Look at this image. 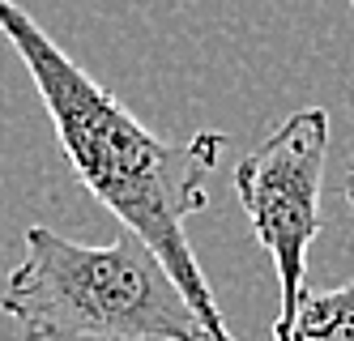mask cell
I'll return each instance as SVG.
<instances>
[{
    "label": "cell",
    "instance_id": "cell-3",
    "mask_svg": "<svg viewBox=\"0 0 354 341\" xmlns=\"http://www.w3.org/2000/svg\"><path fill=\"white\" fill-rule=\"evenodd\" d=\"M328 154V111L303 107L239 158L235 192L252 222L257 243L273 256L282 311L273 320V341H282L290 316L308 291V248L320 234V179Z\"/></svg>",
    "mask_w": 354,
    "mask_h": 341
},
{
    "label": "cell",
    "instance_id": "cell-4",
    "mask_svg": "<svg viewBox=\"0 0 354 341\" xmlns=\"http://www.w3.org/2000/svg\"><path fill=\"white\" fill-rule=\"evenodd\" d=\"M282 341H354V282L342 291H303Z\"/></svg>",
    "mask_w": 354,
    "mask_h": 341
},
{
    "label": "cell",
    "instance_id": "cell-6",
    "mask_svg": "<svg viewBox=\"0 0 354 341\" xmlns=\"http://www.w3.org/2000/svg\"><path fill=\"white\" fill-rule=\"evenodd\" d=\"M350 5H354V0H350Z\"/></svg>",
    "mask_w": 354,
    "mask_h": 341
},
{
    "label": "cell",
    "instance_id": "cell-5",
    "mask_svg": "<svg viewBox=\"0 0 354 341\" xmlns=\"http://www.w3.org/2000/svg\"><path fill=\"white\" fill-rule=\"evenodd\" d=\"M346 201H350V205H354V171H350V175H346Z\"/></svg>",
    "mask_w": 354,
    "mask_h": 341
},
{
    "label": "cell",
    "instance_id": "cell-2",
    "mask_svg": "<svg viewBox=\"0 0 354 341\" xmlns=\"http://www.w3.org/2000/svg\"><path fill=\"white\" fill-rule=\"evenodd\" d=\"M0 311L26 341H214L162 260L129 230L107 248H86L30 226Z\"/></svg>",
    "mask_w": 354,
    "mask_h": 341
},
{
    "label": "cell",
    "instance_id": "cell-1",
    "mask_svg": "<svg viewBox=\"0 0 354 341\" xmlns=\"http://www.w3.org/2000/svg\"><path fill=\"white\" fill-rule=\"evenodd\" d=\"M0 30L26 64L77 183L162 260L209 337L235 341L184 234V222L209 209V171L226 149V133L205 128L188 141L154 137L17 0H0Z\"/></svg>",
    "mask_w": 354,
    "mask_h": 341
}]
</instances>
